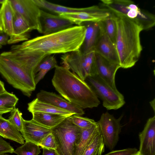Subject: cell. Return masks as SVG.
<instances>
[{"label": "cell", "instance_id": "obj_1", "mask_svg": "<svg viewBox=\"0 0 155 155\" xmlns=\"http://www.w3.org/2000/svg\"><path fill=\"white\" fill-rule=\"evenodd\" d=\"M86 31L82 25H76L62 30L43 35L13 45L11 50L37 52L46 55L64 54L79 49L84 41Z\"/></svg>", "mask_w": 155, "mask_h": 155}, {"label": "cell", "instance_id": "obj_2", "mask_svg": "<svg viewBox=\"0 0 155 155\" xmlns=\"http://www.w3.org/2000/svg\"><path fill=\"white\" fill-rule=\"evenodd\" d=\"M39 61L31 55L12 51L0 54V73L14 88L30 97L36 88L34 71Z\"/></svg>", "mask_w": 155, "mask_h": 155}, {"label": "cell", "instance_id": "obj_3", "mask_svg": "<svg viewBox=\"0 0 155 155\" xmlns=\"http://www.w3.org/2000/svg\"><path fill=\"white\" fill-rule=\"evenodd\" d=\"M51 81L56 91L64 99L82 108L97 107L100 104L93 89L64 66L55 68Z\"/></svg>", "mask_w": 155, "mask_h": 155}, {"label": "cell", "instance_id": "obj_4", "mask_svg": "<svg viewBox=\"0 0 155 155\" xmlns=\"http://www.w3.org/2000/svg\"><path fill=\"white\" fill-rule=\"evenodd\" d=\"M115 16L117 26L115 45L119 64L120 68H130L138 61L142 50L140 34L143 29L132 20Z\"/></svg>", "mask_w": 155, "mask_h": 155}, {"label": "cell", "instance_id": "obj_5", "mask_svg": "<svg viewBox=\"0 0 155 155\" xmlns=\"http://www.w3.org/2000/svg\"><path fill=\"white\" fill-rule=\"evenodd\" d=\"M103 7L115 15L126 18L140 25L143 30L150 29L155 24V15L140 8L133 1L129 0H101Z\"/></svg>", "mask_w": 155, "mask_h": 155}, {"label": "cell", "instance_id": "obj_6", "mask_svg": "<svg viewBox=\"0 0 155 155\" xmlns=\"http://www.w3.org/2000/svg\"><path fill=\"white\" fill-rule=\"evenodd\" d=\"M51 130L58 155H75L76 147L80 142L82 129L73 124L71 116Z\"/></svg>", "mask_w": 155, "mask_h": 155}, {"label": "cell", "instance_id": "obj_7", "mask_svg": "<svg viewBox=\"0 0 155 155\" xmlns=\"http://www.w3.org/2000/svg\"><path fill=\"white\" fill-rule=\"evenodd\" d=\"M94 51L83 54L79 49L62 55L61 57L64 66L71 69L80 78L85 81L87 78L97 75L95 61Z\"/></svg>", "mask_w": 155, "mask_h": 155}, {"label": "cell", "instance_id": "obj_8", "mask_svg": "<svg viewBox=\"0 0 155 155\" xmlns=\"http://www.w3.org/2000/svg\"><path fill=\"white\" fill-rule=\"evenodd\" d=\"M97 96L102 100L103 105L107 110H117L125 104L123 95L103 81L98 75L87 78Z\"/></svg>", "mask_w": 155, "mask_h": 155}, {"label": "cell", "instance_id": "obj_9", "mask_svg": "<svg viewBox=\"0 0 155 155\" xmlns=\"http://www.w3.org/2000/svg\"><path fill=\"white\" fill-rule=\"evenodd\" d=\"M123 115L116 119L107 112L103 113L97 122L105 145L111 150L116 145L121 131L120 121Z\"/></svg>", "mask_w": 155, "mask_h": 155}, {"label": "cell", "instance_id": "obj_10", "mask_svg": "<svg viewBox=\"0 0 155 155\" xmlns=\"http://www.w3.org/2000/svg\"><path fill=\"white\" fill-rule=\"evenodd\" d=\"M14 10L19 14L31 30L41 33V10L33 0H10Z\"/></svg>", "mask_w": 155, "mask_h": 155}, {"label": "cell", "instance_id": "obj_11", "mask_svg": "<svg viewBox=\"0 0 155 155\" xmlns=\"http://www.w3.org/2000/svg\"><path fill=\"white\" fill-rule=\"evenodd\" d=\"M112 15L110 12L106 8L93 5L89 7L88 10L86 12L62 13L59 15L74 24L80 25L82 22L86 21L101 22Z\"/></svg>", "mask_w": 155, "mask_h": 155}, {"label": "cell", "instance_id": "obj_12", "mask_svg": "<svg viewBox=\"0 0 155 155\" xmlns=\"http://www.w3.org/2000/svg\"><path fill=\"white\" fill-rule=\"evenodd\" d=\"M95 61L97 75L113 89H117L115 75L120 68V64L111 62L95 52Z\"/></svg>", "mask_w": 155, "mask_h": 155}, {"label": "cell", "instance_id": "obj_13", "mask_svg": "<svg viewBox=\"0 0 155 155\" xmlns=\"http://www.w3.org/2000/svg\"><path fill=\"white\" fill-rule=\"evenodd\" d=\"M40 21L41 33L48 35L72 26L74 24L59 15H54L41 10Z\"/></svg>", "mask_w": 155, "mask_h": 155}, {"label": "cell", "instance_id": "obj_14", "mask_svg": "<svg viewBox=\"0 0 155 155\" xmlns=\"http://www.w3.org/2000/svg\"><path fill=\"white\" fill-rule=\"evenodd\" d=\"M23 129L21 132L25 141L30 142L39 146L41 141L51 133V129L46 127L33 119L22 120Z\"/></svg>", "mask_w": 155, "mask_h": 155}, {"label": "cell", "instance_id": "obj_15", "mask_svg": "<svg viewBox=\"0 0 155 155\" xmlns=\"http://www.w3.org/2000/svg\"><path fill=\"white\" fill-rule=\"evenodd\" d=\"M140 155H155V116L147 120L143 130L139 134Z\"/></svg>", "mask_w": 155, "mask_h": 155}, {"label": "cell", "instance_id": "obj_16", "mask_svg": "<svg viewBox=\"0 0 155 155\" xmlns=\"http://www.w3.org/2000/svg\"><path fill=\"white\" fill-rule=\"evenodd\" d=\"M36 98L41 101L49 103L75 114L81 116L84 114V111L82 108L68 101L55 93L41 90L37 94Z\"/></svg>", "mask_w": 155, "mask_h": 155}, {"label": "cell", "instance_id": "obj_17", "mask_svg": "<svg viewBox=\"0 0 155 155\" xmlns=\"http://www.w3.org/2000/svg\"><path fill=\"white\" fill-rule=\"evenodd\" d=\"M99 23L100 33L94 51L108 60L119 64L115 45L106 34L101 21Z\"/></svg>", "mask_w": 155, "mask_h": 155}, {"label": "cell", "instance_id": "obj_18", "mask_svg": "<svg viewBox=\"0 0 155 155\" xmlns=\"http://www.w3.org/2000/svg\"><path fill=\"white\" fill-rule=\"evenodd\" d=\"M80 25L84 26L86 31L84 41L79 50L84 54L94 51L100 33L99 23L86 21L82 22Z\"/></svg>", "mask_w": 155, "mask_h": 155}, {"label": "cell", "instance_id": "obj_19", "mask_svg": "<svg viewBox=\"0 0 155 155\" xmlns=\"http://www.w3.org/2000/svg\"><path fill=\"white\" fill-rule=\"evenodd\" d=\"M31 31L23 18L14 10L12 33L9 36L8 44H16L28 40L30 38L29 33Z\"/></svg>", "mask_w": 155, "mask_h": 155}, {"label": "cell", "instance_id": "obj_20", "mask_svg": "<svg viewBox=\"0 0 155 155\" xmlns=\"http://www.w3.org/2000/svg\"><path fill=\"white\" fill-rule=\"evenodd\" d=\"M28 110L31 113L41 112L69 116L75 114L73 113L57 107L51 104L41 101L37 98L28 103Z\"/></svg>", "mask_w": 155, "mask_h": 155}, {"label": "cell", "instance_id": "obj_21", "mask_svg": "<svg viewBox=\"0 0 155 155\" xmlns=\"http://www.w3.org/2000/svg\"><path fill=\"white\" fill-rule=\"evenodd\" d=\"M0 136L23 144L24 139L21 134L8 120L0 115Z\"/></svg>", "mask_w": 155, "mask_h": 155}, {"label": "cell", "instance_id": "obj_22", "mask_svg": "<svg viewBox=\"0 0 155 155\" xmlns=\"http://www.w3.org/2000/svg\"><path fill=\"white\" fill-rule=\"evenodd\" d=\"M31 114L32 119L50 129L55 127L67 118L70 117L67 115L41 112H34Z\"/></svg>", "mask_w": 155, "mask_h": 155}, {"label": "cell", "instance_id": "obj_23", "mask_svg": "<svg viewBox=\"0 0 155 155\" xmlns=\"http://www.w3.org/2000/svg\"><path fill=\"white\" fill-rule=\"evenodd\" d=\"M14 10L10 0H5L2 5L0 14L4 32L9 36L12 34Z\"/></svg>", "mask_w": 155, "mask_h": 155}, {"label": "cell", "instance_id": "obj_24", "mask_svg": "<svg viewBox=\"0 0 155 155\" xmlns=\"http://www.w3.org/2000/svg\"><path fill=\"white\" fill-rule=\"evenodd\" d=\"M58 65L55 57L51 55L45 56L36 67L34 71V80L36 85L50 70Z\"/></svg>", "mask_w": 155, "mask_h": 155}, {"label": "cell", "instance_id": "obj_25", "mask_svg": "<svg viewBox=\"0 0 155 155\" xmlns=\"http://www.w3.org/2000/svg\"><path fill=\"white\" fill-rule=\"evenodd\" d=\"M82 129L80 142L76 147L75 155H83L87 147L100 130L97 122L89 128Z\"/></svg>", "mask_w": 155, "mask_h": 155}, {"label": "cell", "instance_id": "obj_26", "mask_svg": "<svg viewBox=\"0 0 155 155\" xmlns=\"http://www.w3.org/2000/svg\"><path fill=\"white\" fill-rule=\"evenodd\" d=\"M105 146L103 137L100 130L87 147L83 155H102L104 152Z\"/></svg>", "mask_w": 155, "mask_h": 155}, {"label": "cell", "instance_id": "obj_27", "mask_svg": "<svg viewBox=\"0 0 155 155\" xmlns=\"http://www.w3.org/2000/svg\"><path fill=\"white\" fill-rule=\"evenodd\" d=\"M101 22L106 34L115 45L117 26L115 15L112 13L110 16Z\"/></svg>", "mask_w": 155, "mask_h": 155}, {"label": "cell", "instance_id": "obj_28", "mask_svg": "<svg viewBox=\"0 0 155 155\" xmlns=\"http://www.w3.org/2000/svg\"><path fill=\"white\" fill-rule=\"evenodd\" d=\"M18 99L15 95L7 91L0 94V109L11 112L15 108Z\"/></svg>", "mask_w": 155, "mask_h": 155}, {"label": "cell", "instance_id": "obj_29", "mask_svg": "<svg viewBox=\"0 0 155 155\" xmlns=\"http://www.w3.org/2000/svg\"><path fill=\"white\" fill-rule=\"evenodd\" d=\"M41 148L37 145L30 142L25 141L22 145L17 148L14 153L17 155H38Z\"/></svg>", "mask_w": 155, "mask_h": 155}, {"label": "cell", "instance_id": "obj_30", "mask_svg": "<svg viewBox=\"0 0 155 155\" xmlns=\"http://www.w3.org/2000/svg\"><path fill=\"white\" fill-rule=\"evenodd\" d=\"M71 118L73 124L81 129L89 128L97 123L93 119L76 114L71 116Z\"/></svg>", "mask_w": 155, "mask_h": 155}, {"label": "cell", "instance_id": "obj_31", "mask_svg": "<svg viewBox=\"0 0 155 155\" xmlns=\"http://www.w3.org/2000/svg\"><path fill=\"white\" fill-rule=\"evenodd\" d=\"M11 112L8 120L21 132L23 129L22 114L18 108H15Z\"/></svg>", "mask_w": 155, "mask_h": 155}, {"label": "cell", "instance_id": "obj_32", "mask_svg": "<svg viewBox=\"0 0 155 155\" xmlns=\"http://www.w3.org/2000/svg\"><path fill=\"white\" fill-rule=\"evenodd\" d=\"M39 146L44 148L55 150L56 145L53 136L51 133L45 137L41 141Z\"/></svg>", "mask_w": 155, "mask_h": 155}, {"label": "cell", "instance_id": "obj_33", "mask_svg": "<svg viewBox=\"0 0 155 155\" xmlns=\"http://www.w3.org/2000/svg\"><path fill=\"white\" fill-rule=\"evenodd\" d=\"M138 152L136 148H127L120 150H112L104 155H135Z\"/></svg>", "mask_w": 155, "mask_h": 155}, {"label": "cell", "instance_id": "obj_34", "mask_svg": "<svg viewBox=\"0 0 155 155\" xmlns=\"http://www.w3.org/2000/svg\"><path fill=\"white\" fill-rule=\"evenodd\" d=\"M14 150L10 143L5 141L0 136V155L7 153H13Z\"/></svg>", "mask_w": 155, "mask_h": 155}, {"label": "cell", "instance_id": "obj_35", "mask_svg": "<svg viewBox=\"0 0 155 155\" xmlns=\"http://www.w3.org/2000/svg\"><path fill=\"white\" fill-rule=\"evenodd\" d=\"M9 37V36L4 32L0 33V48H1L3 45L8 44Z\"/></svg>", "mask_w": 155, "mask_h": 155}, {"label": "cell", "instance_id": "obj_36", "mask_svg": "<svg viewBox=\"0 0 155 155\" xmlns=\"http://www.w3.org/2000/svg\"><path fill=\"white\" fill-rule=\"evenodd\" d=\"M42 155H58L55 150L44 148Z\"/></svg>", "mask_w": 155, "mask_h": 155}, {"label": "cell", "instance_id": "obj_37", "mask_svg": "<svg viewBox=\"0 0 155 155\" xmlns=\"http://www.w3.org/2000/svg\"><path fill=\"white\" fill-rule=\"evenodd\" d=\"M6 91L4 83L0 80V94Z\"/></svg>", "mask_w": 155, "mask_h": 155}, {"label": "cell", "instance_id": "obj_38", "mask_svg": "<svg viewBox=\"0 0 155 155\" xmlns=\"http://www.w3.org/2000/svg\"><path fill=\"white\" fill-rule=\"evenodd\" d=\"M150 105L152 108L154 113H155V99L154 98L150 102Z\"/></svg>", "mask_w": 155, "mask_h": 155}, {"label": "cell", "instance_id": "obj_39", "mask_svg": "<svg viewBox=\"0 0 155 155\" xmlns=\"http://www.w3.org/2000/svg\"><path fill=\"white\" fill-rule=\"evenodd\" d=\"M11 111L9 110L0 109V115H2V114L8 113Z\"/></svg>", "mask_w": 155, "mask_h": 155}, {"label": "cell", "instance_id": "obj_40", "mask_svg": "<svg viewBox=\"0 0 155 155\" xmlns=\"http://www.w3.org/2000/svg\"><path fill=\"white\" fill-rule=\"evenodd\" d=\"M4 32L2 19L0 14V33Z\"/></svg>", "mask_w": 155, "mask_h": 155}, {"label": "cell", "instance_id": "obj_41", "mask_svg": "<svg viewBox=\"0 0 155 155\" xmlns=\"http://www.w3.org/2000/svg\"><path fill=\"white\" fill-rule=\"evenodd\" d=\"M5 1V0H0V4L2 5L3 4Z\"/></svg>", "mask_w": 155, "mask_h": 155}, {"label": "cell", "instance_id": "obj_42", "mask_svg": "<svg viewBox=\"0 0 155 155\" xmlns=\"http://www.w3.org/2000/svg\"><path fill=\"white\" fill-rule=\"evenodd\" d=\"M135 155H140V154L139 153V151H138V152L136 154H135Z\"/></svg>", "mask_w": 155, "mask_h": 155}, {"label": "cell", "instance_id": "obj_43", "mask_svg": "<svg viewBox=\"0 0 155 155\" xmlns=\"http://www.w3.org/2000/svg\"><path fill=\"white\" fill-rule=\"evenodd\" d=\"M2 155H9L8 154H7L6 153H5L3 154Z\"/></svg>", "mask_w": 155, "mask_h": 155}]
</instances>
